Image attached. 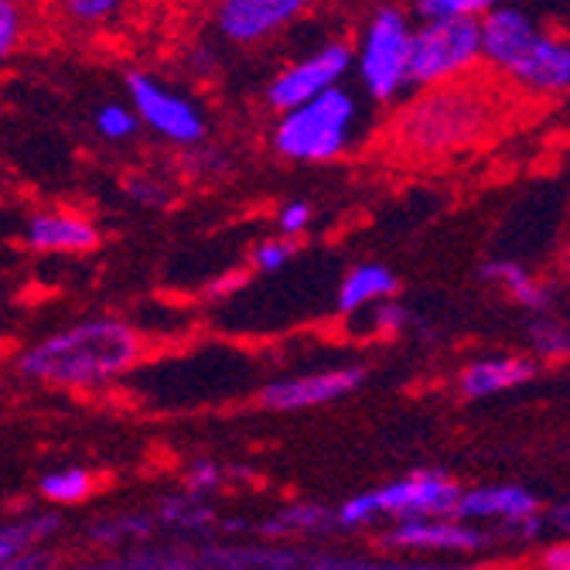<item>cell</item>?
<instances>
[{"label": "cell", "mask_w": 570, "mask_h": 570, "mask_svg": "<svg viewBox=\"0 0 570 570\" xmlns=\"http://www.w3.org/2000/svg\"><path fill=\"white\" fill-rule=\"evenodd\" d=\"M264 540H318L335 533V509L318 502H291L261 523Z\"/></svg>", "instance_id": "ac0fdd59"}, {"label": "cell", "mask_w": 570, "mask_h": 570, "mask_svg": "<svg viewBox=\"0 0 570 570\" xmlns=\"http://www.w3.org/2000/svg\"><path fill=\"white\" fill-rule=\"evenodd\" d=\"M28 35V14L21 0H0V72L18 56V48Z\"/></svg>", "instance_id": "484cf974"}, {"label": "cell", "mask_w": 570, "mask_h": 570, "mask_svg": "<svg viewBox=\"0 0 570 570\" xmlns=\"http://www.w3.org/2000/svg\"><path fill=\"white\" fill-rule=\"evenodd\" d=\"M540 376V362L533 355H482L472 358L469 366L458 373V390L464 400H495L502 393L523 390Z\"/></svg>", "instance_id": "9a60e30c"}, {"label": "cell", "mask_w": 570, "mask_h": 570, "mask_svg": "<svg viewBox=\"0 0 570 570\" xmlns=\"http://www.w3.org/2000/svg\"><path fill=\"white\" fill-rule=\"evenodd\" d=\"M502 0H413L417 18H482Z\"/></svg>", "instance_id": "f1b7e54d"}, {"label": "cell", "mask_w": 570, "mask_h": 570, "mask_svg": "<svg viewBox=\"0 0 570 570\" xmlns=\"http://www.w3.org/2000/svg\"><path fill=\"white\" fill-rule=\"evenodd\" d=\"M352 76V45L348 41H325L318 48L304 51L301 59L287 62L274 72L264 89V99L274 114H284L297 102L318 96Z\"/></svg>", "instance_id": "52a82bcc"}, {"label": "cell", "mask_w": 570, "mask_h": 570, "mask_svg": "<svg viewBox=\"0 0 570 570\" xmlns=\"http://www.w3.org/2000/svg\"><path fill=\"white\" fill-rule=\"evenodd\" d=\"M124 191L134 205H144V209H168V205L175 202V191L171 185L154 175V171H137V175H127L124 181Z\"/></svg>", "instance_id": "4316f807"}, {"label": "cell", "mask_w": 570, "mask_h": 570, "mask_svg": "<svg viewBox=\"0 0 570 570\" xmlns=\"http://www.w3.org/2000/svg\"><path fill=\"white\" fill-rule=\"evenodd\" d=\"M362 383H366V370L362 366H335V370H315L287 380H274L261 390V403L274 413H297L311 406H325L335 400L352 396Z\"/></svg>", "instance_id": "8fae6325"}, {"label": "cell", "mask_w": 570, "mask_h": 570, "mask_svg": "<svg viewBox=\"0 0 570 570\" xmlns=\"http://www.w3.org/2000/svg\"><path fill=\"white\" fill-rule=\"evenodd\" d=\"M505 82L533 99H557L570 89V45L560 31L543 28L533 48L520 59Z\"/></svg>", "instance_id": "4fadbf2b"}, {"label": "cell", "mask_w": 570, "mask_h": 570, "mask_svg": "<svg viewBox=\"0 0 570 570\" xmlns=\"http://www.w3.org/2000/svg\"><path fill=\"white\" fill-rule=\"evenodd\" d=\"M92 475L86 469H59L38 482V495L51 505H79L92 495Z\"/></svg>", "instance_id": "d4e9b609"}, {"label": "cell", "mask_w": 570, "mask_h": 570, "mask_svg": "<svg viewBox=\"0 0 570 570\" xmlns=\"http://www.w3.org/2000/svg\"><path fill=\"white\" fill-rule=\"evenodd\" d=\"M154 537V515L147 512H120L110 520H99L92 527V540L99 547H127V543H147Z\"/></svg>", "instance_id": "cb8c5ba5"}, {"label": "cell", "mask_w": 570, "mask_h": 570, "mask_svg": "<svg viewBox=\"0 0 570 570\" xmlns=\"http://www.w3.org/2000/svg\"><path fill=\"white\" fill-rule=\"evenodd\" d=\"M62 520L56 512H31L21 515V520H4L0 523V570H14V563L35 550V547H48L59 537Z\"/></svg>", "instance_id": "d6986e66"}, {"label": "cell", "mask_w": 570, "mask_h": 570, "mask_svg": "<svg viewBox=\"0 0 570 570\" xmlns=\"http://www.w3.org/2000/svg\"><path fill=\"white\" fill-rule=\"evenodd\" d=\"M366 495L376 512V523L380 520H406V515H454L461 485L444 472L424 469L406 479L386 482Z\"/></svg>", "instance_id": "9c48e42d"}, {"label": "cell", "mask_w": 570, "mask_h": 570, "mask_svg": "<svg viewBox=\"0 0 570 570\" xmlns=\"http://www.w3.org/2000/svg\"><path fill=\"white\" fill-rule=\"evenodd\" d=\"M400 291V277L386 267V264H355L342 284H338V294H335V307L342 311L345 318L358 315V311H366L370 304L383 301V297H396Z\"/></svg>", "instance_id": "e0dca14e"}, {"label": "cell", "mask_w": 570, "mask_h": 570, "mask_svg": "<svg viewBox=\"0 0 570 570\" xmlns=\"http://www.w3.org/2000/svg\"><path fill=\"white\" fill-rule=\"evenodd\" d=\"M543 502L533 489L527 485H512V482H499V485H475V489H461L454 515L458 520H469V523H499L505 533L530 520L533 512H540Z\"/></svg>", "instance_id": "5bb4252c"}, {"label": "cell", "mask_w": 570, "mask_h": 570, "mask_svg": "<svg viewBox=\"0 0 570 570\" xmlns=\"http://www.w3.org/2000/svg\"><path fill=\"white\" fill-rule=\"evenodd\" d=\"M540 515H543V527L547 530H557V533H567V502H553V505H547V509H540Z\"/></svg>", "instance_id": "d6a6232c"}, {"label": "cell", "mask_w": 570, "mask_h": 570, "mask_svg": "<svg viewBox=\"0 0 570 570\" xmlns=\"http://www.w3.org/2000/svg\"><path fill=\"white\" fill-rule=\"evenodd\" d=\"M144 358V335L124 318H82L18 355V373L51 390H102Z\"/></svg>", "instance_id": "6da1fadb"}, {"label": "cell", "mask_w": 570, "mask_h": 570, "mask_svg": "<svg viewBox=\"0 0 570 570\" xmlns=\"http://www.w3.org/2000/svg\"><path fill=\"white\" fill-rule=\"evenodd\" d=\"M479 274L485 284L499 287L509 301L527 307L530 315H537V311H553L557 291L547 281H540L530 267H523L520 261H502V256H495V261L482 264Z\"/></svg>", "instance_id": "2e32d148"}, {"label": "cell", "mask_w": 570, "mask_h": 570, "mask_svg": "<svg viewBox=\"0 0 570 570\" xmlns=\"http://www.w3.org/2000/svg\"><path fill=\"white\" fill-rule=\"evenodd\" d=\"M21 239L31 253L45 256H86L99 246L102 233L92 216L69 209V205H51L24 219Z\"/></svg>", "instance_id": "7c38bea8"}, {"label": "cell", "mask_w": 570, "mask_h": 570, "mask_svg": "<svg viewBox=\"0 0 570 570\" xmlns=\"http://www.w3.org/2000/svg\"><path fill=\"white\" fill-rule=\"evenodd\" d=\"M550 567L557 563V567H567L570 560H567V543H553V547H547V557H543Z\"/></svg>", "instance_id": "836d02e7"}, {"label": "cell", "mask_w": 570, "mask_h": 570, "mask_svg": "<svg viewBox=\"0 0 570 570\" xmlns=\"http://www.w3.org/2000/svg\"><path fill=\"white\" fill-rule=\"evenodd\" d=\"M492 120L495 99L469 76L458 82L417 89V99H410L396 120V137L421 158H441V154H454L482 140Z\"/></svg>", "instance_id": "7a4b0ae2"}, {"label": "cell", "mask_w": 570, "mask_h": 570, "mask_svg": "<svg viewBox=\"0 0 570 570\" xmlns=\"http://www.w3.org/2000/svg\"><path fill=\"white\" fill-rule=\"evenodd\" d=\"M482 69L479 18H417L410 35V86L431 89Z\"/></svg>", "instance_id": "5b68a950"}, {"label": "cell", "mask_w": 570, "mask_h": 570, "mask_svg": "<svg viewBox=\"0 0 570 570\" xmlns=\"http://www.w3.org/2000/svg\"><path fill=\"white\" fill-rule=\"evenodd\" d=\"M226 485V469L216 461H195L185 472V492L198 499H213Z\"/></svg>", "instance_id": "4dcf8cb0"}, {"label": "cell", "mask_w": 570, "mask_h": 570, "mask_svg": "<svg viewBox=\"0 0 570 570\" xmlns=\"http://www.w3.org/2000/svg\"><path fill=\"white\" fill-rule=\"evenodd\" d=\"M315 0H219L216 31L239 48L264 45L297 24Z\"/></svg>", "instance_id": "30bf717a"}, {"label": "cell", "mask_w": 570, "mask_h": 570, "mask_svg": "<svg viewBox=\"0 0 570 570\" xmlns=\"http://www.w3.org/2000/svg\"><path fill=\"white\" fill-rule=\"evenodd\" d=\"M362 124H366V107L358 92L338 82L277 114L271 147L291 165H332L358 144Z\"/></svg>", "instance_id": "3957f363"}, {"label": "cell", "mask_w": 570, "mask_h": 570, "mask_svg": "<svg viewBox=\"0 0 570 570\" xmlns=\"http://www.w3.org/2000/svg\"><path fill=\"white\" fill-rule=\"evenodd\" d=\"M311 223H315V209H311L307 202L294 198V202H284L277 209V233L287 236V239H297L311 229Z\"/></svg>", "instance_id": "1f68e13d"}, {"label": "cell", "mask_w": 570, "mask_h": 570, "mask_svg": "<svg viewBox=\"0 0 570 570\" xmlns=\"http://www.w3.org/2000/svg\"><path fill=\"white\" fill-rule=\"evenodd\" d=\"M294 253H297V243L277 233V236L261 239L253 246L249 264H253V271H261V274H281L294 261Z\"/></svg>", "instance_id": "f546056e"}, {"label": "cell", "mask_w": 570, "mask_h": 570, "mask_svg": "<svg viewBox=\"0 0 570 570\" xmlns=\"http://www.w3.org/2000/svg\"><path fill=\"white\" fill-rule=\"evenodd\" d=\"M127 102L134 107L144 130H150L158 140L178 150L209 140V114L202 110V102L161 76L140 69L127 72Z\"/></svg>", "instance_id": "8992f818"}, {"label": "cell", "mask_w": 570, "mask_h": 570, "mask_svg": "<svg viewBox=\"0 0 570 570\" xmlns=\"http://www.w3.org/2000/svg\"><path fill=\"white\" fill-rule=\"evenodd\" d=\"M191 4H198V8H216L219 0H191Z\"/></svg>", "instance_id": "e575fe53"}, {"label": "cell", "mask_w": 570, "mask_h": 570, "mask_svg": "<svg viewBox=\"0 0 570 570\" xmlns=\"http://www.w3.org/2000/svg\"><path fill=\"white\" fill-rule=\"evenodd\" d=\"M492 537L458 515H406L383 533V547L400 553H482Z\"/></svg>", "instance_id": "ba28073f"}, {"label": "cell", "mask_w": 570, "mask_h": 570, "mask_svg": "<svg viewBox=\"0 0 570 570\" xmlns=\"http://www.w3.org/2000/svg\"><path fill=\"white\" fill-rule=\"evenodd\" d=\"M154 523L171 527V530H185V533H205V530L216 527V512L205 505V499L181 492V495H168L158 502Z\"/></svg>", "instance_id": "44dd1931"}, {"label": "cell", "mask_w": 570, "mask_h": 570, "mask_svg": "<svg viewBox=\"0 0 570 570\" xmlns=\"http://www.w3.org/2000/svg\"><path fill=\"white\" fill-rule=\"evenodd\" d=\"M144 0H56L59 14L79 31H107L134 14Z\"/></svg>", "instance_id": "ffe728a7"}, {"label": "cell", "mask_w": 570, "mask_h": 570, "mask_svg": "<svg viewBox=\"0 0 570 570\" xmlns=\"http://www.w3.org/2000/svg\"><path fill=\"white\" fill-rule=\"evenodd\" d=\"M92 130L102 144H114V147H127L137 140V134L144 130L137 114L130 102H120V99H110L102 102V107L92 114Z\"/></svg>", "instance_id": "603a6c76"}, {"label": "cell", "mask_w": 570, "mask_h": 570, "mask_svg": "<svg viewBox=\"0 0 570 570\" xmlns=\"http://www.w3.org/2000/svg\"><path fill=\"white\" fill-rule=\"evenodd\" d=\"M410 35L413 18L396 4H386L366 21V28L358 31V41L352 45V76L362 86V96L376 107H390L413 89Z\"/></svg>", "instance_id": "277c9868"}, {"label": "cell", "mask_w": 570, "mask_h": 570, "mask_svg": "<svg viewBox=\"0 0 570 570\" xmlns=\"http://www.w3.org/2000/svg\"><path fill=\"white\" fill-rule=\"evenodd\" d=\"M352 318H366V335H400L410 325V311L396 297H383Z\"/></svg>", "instance_id": "83f0119b"}, {"label": "cell", "mask_w": 570, "mask_h": 570, "mask_svg": "<svg viewBox=\"0 0 570 570\" xmlns=\"http://www.w3.org/2000/svg\"><path fill=\"white\" fill-rule=\"evenodd\" d=\"M527 348L537 362H563L570 352V332L553 311H537L527 325Z\"/></svg>", "instance_id": "7402d4cb"}]
</instances>
